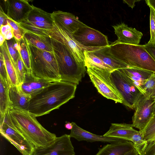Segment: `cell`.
Returning a JSON list of instances; mask_svg holds the SVG:
<instances>
[{
	"label": "cell",
	"mask_w": 155,
	"mask_h": 155,
	"mask_svg": "<svg viewBox=\"0 0 155 155\" xmlns=\"http://www.w3.org/2000/svg\"><path fill=\"white\" fill-rule=\"evenodd\" d=\"M155 116V101L153 107V117Z\"/></svg>",
	"instance_id": "f6af8a7d"
},
{
	"label": "cell",
	"mask_w": 155,
	"mask_h": 155,
	"mask_svg": "<svg viewBox=\"0 0 155 155\" xmlns=\"http://www.w3.org/2000/svg\"><path fill=\"white\" fill-rule=\"evenodd\" d=\"M0 46H1L3 44L5 39L1 33H0Z\"/></svg>",
	"instance_id": "ee69618b"
},
{
	"label": "cell",
	"mask_w": 155,
	"mask_h": 155,
	"mask_svg": "<svg viewBox=\"0 0 155 155\" xmlns=\"http://www.w3.org/2000/svg\"><path fill=\"white\" fill-rule=\"evenodd\" d=\"M107 52L130 67L141 68L155 73V61L146 50L144 45L123 44L116 40L108 47Z\"/></svg>",
	"instance_id": "3957f363"
},
{
	"label": "cell",
	"mask_w": 155,
	"mask_h": 155,
	"mask_svg": "<svg viewBox=\"0 0 155 155\" xmlns=\"http://www.w3.org/2000/svg\"><path fill=\"white\" fill-rule=\"evenodd\" d=\"M139 154L137 151L135 149L130 150L125 153L124 155H138Z\"/></svg>",
	"instance_id": "b9f144b4"
},
{
	"label": "cell",
	"mask_w": 155,
	"mask_h": 155,
	"mask_svg": "<svg viewBox=\"0 0 155 155\" xmlns=\"http://www.w3.org/2000/svg\"><path fill=\"white\" fill-rule=\"evenodd\" d=\"M0 132L2 136L14 146L22 155H32L35 148L22 133L12 125L7 113L0 117Z\"/></svg>",
	"instance_id": "ba28073f"
},
{
	"label": "cell",
	"mask_w": 155,
	"mask_h": 155,
	"mask_svg": "<svg viewBox=\"0 0 155 155\" xmlns=\"http://www.w3.org/2000/svg\"><path fill=\"white\" fill-rule=\"evenodd\" d=\"M54 82V81L51 80L37 78L32 75L28 76L26 74L23 82L30 87L33 91V94L48 86Z\"/></svg>",
	"instance_id": "83f0119b"
},
{
	"label": "cell",
	"mask_w": 155,
	"mask_h": 155,
	"mask_svg": "<svg viewBox=\"0 0 155 155\" xmlns=\"http://www.w3.org/2000/svg\"><path fill=\"white\" fill-rule=\"evenodd\" d=\"M51 16L54 24L71 35L79 28L87 25L69 12L54 11L51 13Z\"/></svg>",
	"instance_id": "5bb4252c"
},
{
	"label": "cell",
	"mask_w": 155,
	"mask_h": 155,
	"mask_svg": "<svg viewBox=\"0 0 155 155\" xmlns=\"http://www.w3.org/2000/svg\"><path fill=\"white\" fill-rule=\"evenodd\" d=\"M155 100L142 94L136 106L132 117L134 127L142 132L153 117V107Z\"/></svg>",
	"instance_id": "7c38bea8"
},
{
	"label": "cell",
	"mask_w": 155,
	"mask_h": 155,
	"mask_svg": "<svg viewBox=\"0 0 155 155\" xmlns=\"http://www.w3.org/2000/svg\"><path fill=\"white\" fill-rule=\"evenodd\" d=\"M142 132L145 142L139 154L155 155V116L152 117Z\"/></svg>",
	"instance_id": "e0dca14e"
},
{
	"label": "cell",
	"mask_w": 155,
	"mask_h": 155,
	"mask_svg": "<svg viewBox=\"0 0 155 155\" xmlns=\"http://www.w3.org/2000/svg\"><path fill=\"white\" fill-rule=\"evenodd\" d=\"M5 40L9 52L16 72V64L20 54L18 43L14 38L9 40Z\"/></svg>",
	"instance_id": "4dcf8cb0"
},
{
	"label": "cell",
	"mask_w": 155,
	"mask_h": 155,
	"mask_svg": "<svg viewBox=\"0 0 155 155\" xmlns=\"http://www.w3.org/2000/svg\"><path fill=\"white\" fill-rule=\"evenodd\" d=\"M117 36L118 42L126 44L138 45L143 33L135 28L129 27L124 22L113 26Z\"/></svg>",
	"instance_id": "9a60e30c"
},
{
	"label": "cell",
	"mask_w": 155,
	"mask_h": 155,
	"mask_svg": "<svg viewBox=\"0 0 155 155\" xmlns=\"http://www.w3.org/2000/svg\"><path fill=\"white\" fill-rule=\"evenodd\" d=\"M28 44L32 75L37 78L54 81H61L53 52L43 51Z\"/></svg>",
	"instance_id": "5b68a950"
},
{
	"label": "cell",
	"mask_w": 155,
	"mask_h": 155,
	"mask_svg": "<svg viewBox=\"0 0 155 155\" xmlns=\"http://www.w3.org/2000/svg\"><path fill=\"white\" fill-rule=\"evenodd\" d=\"M110 79L120 95L122 104L131 109H135L142 94L132 81L119 69L111 72Z\"/></svg>",
	"instance_id": "8992f818"
},
{
	"label": "cell",
	"mask_w": 155,
	"mask_h": 155,
	"mask_svg": "<svg viewBox=\"0 0 155 155\" xmlns=\"http://www.w3.org/2000/svg\"><path fill=\"white\" fill-rule=\"evenodd\" d=\"M7 114L14 126L35 147H46L56 137L55 134L45 128L38 121L36 117L27 110L10 107Z\"/></svg>",
	"instance_id": "7a4b0ae2"
},
{
	"label": "cell",
	"mask_w": 155,
	"mask_h": 155,
	"mask_svg": "<svg viewBox=\"0 0 155 155\" xmlns=\"http://www.w3.org/2000/svg\"><path fill=\"white\" fill-rule=\"evenodd\" d=\"M6 40H9L14 38L13 31L10 25L0 26V33Z\"/></svg>",
	"instance_id": "d590c367"
},
{
	"label": "cell",
	"mask_w": 155,
	"mask_h": 155,
	"mask_svg": "<svg viewBox=\"0 0 155 155\" xmlns=\"http://www.w3.org/2000/svg\"><path fill=\"white\" fill-rule=\"evenodd\" d=\"M16 41L18 44L19 54L27 71V73L26 74L28 76H30L32 75V73L28 41L24 36L20 39Z\"/></svg>",
	"instance_id": "d4e9b609"
},
{
	"label": "cell",
	"mask_w": 155,
	"mask_h": 155,
	"mask_svg": "<svg viewBox=\"0 0 155 155\" xmlns=\"http://www.w3.org/2000/svg\"><path fill=\"white\" fill-rule=\"evenodd\" d=\"M32 8L30 12L27 20L30 21L44 22L53 24L51 13L46 12L42 9L32 5Z\"/></svg>",
	"instance_id": "4316f807"
},
{
	"label": "cell",
	"mask_w": 155,
	"mask_h": 155,
	"mask_svg": "<svg viewBox=\"0 0 155 155\" xmlns=\"http://www.w3.org/2000/svg\"><path fill=\"white\" fill-rule=\"evenodd\" d=\"M7 21L8 23L13 29L14 38L17 40L22 38L26 33V32L20 26L18 23L13 21L8 17L7 18Z\"/></svg>",
	"instance_id": "d6a6232c"
},
{
	"label": "cell",
	"mask_w": 155,
	"mask_h": 155,
	"mask_svg": "<svg viewBox=\"0 0 155 155\" xmlns=\"http://www.w3.org/2000/svg\"><path fill=\"white\" fill-rule=\"evenodd\" d=\"M0 26L8 24L7 21L8 17L6 14L5 13L1 5L0 8Z\"/></svg>",
	"instance_id": "f35d334b"
},
{
	"label": "cell",
	"mask_w": 155,
	"mask_h": 155,
	"mask_svg": "<svg viewBox=\"0 0 155 155\" xmlns=\"http://www.w3.org/2000/svg\"><path fill=\"white\" fill-rule=\"evenodd\" d=\"M69 135L56 137L48 145L35 147L32 155H74V147Z\"/></svg>",
	"instance_id": "8fae6325"
},
{
	"label": "cell",
	"mask_w": 155,
	"mask_h": 155,
	"mask_svg": "<svg viewBox=\"0 0 155 155\" xmlns=\"http://www.w3.org/2000/svg\"><path fill=\"white\" fill-rule=\"evenodd\" d=\"M130 78L142 93V87L154 73L148 70L134 67L119 69Z\"/></svg>",
	"instance_id": "d6986e66"
},
{
	"label": "cell",
	"mask_w": 155,
	"mask_h": 155,
	"mask_svg": "<svg viewBox=\"0 0 155 155\" xmlns=\"http://www.w3.org/2000/svg\"><path fill=\"white\" fill-rule=\"evenodd\" d=\"M87 72L98 91L107 99L122 103V99L110 79L111 71L87 66Z\"/></svg>",
	"instance_id": "52a82bcc"
},
{
	"label": "cell",
	"mask_w": 155,
	"mask_h": 155,
	"mask_svg": "<svg viewBox=\"0 0 155 155\" xmlns=\"http://www.w3.org/2000/svg\"><path fill=\"white\" fill-rule=\"evenodd\" d=\"M54 28L48 31L49 37L65 45L76 60L81 64L85 66L84 49L74 40L72 35L61 29L54 23Z\"/></svg>",
	"instance_id": "30bf717a"
},
{
	"label": "cell",
	"mask_w": 155,
	"mask_h": 155,
	"mask_svg": "<svg viewBox=\"0 0 155 155\" xmlns=\"http://www.w3.org/2000/svg\"><path fill=\"white\" fill-rule=\"evenodd\" d=\"M0 77L5 81L6 82L8 86V77L5 64L3 55L1 52H0Z\"/></svg>",
	"instance_id": "8d00e7d4"
},
{
	"label": "cell",
	"mask_w": 155,
	"mask_h": 155,
	"mask_svg": "<svg viewBox=\"0 0 155 155\" xmlns=\"http://www.w3.org/2000/svg\"><path fill=\"white\" fill-rule=\"evenodd\" d=\"M144 45L146 50L155 61V44L147 43Z\"/></svg>",
	"instance_id": "74e56055"
},
{
	"label": "cell",
	"mask_w": 155,
	"mask_h": 155,
	"mask_svg": "<svg viewBox=\"0 0 155 155\" xmlns=\"http://www.w3.org/2000/svg\"><path fill=\"white\" fill-rule=\"evenodd\" d=\"M77 85L62 81L52 82L31 95L27 110L37 117L59 109L74 97Z\"/></svg>",
	"instance_id": "6da1fadb"
},
{
	"label": "cell",
	"mask_w": 155,
	"mask_h": 155,
	"mask_svg": "<svg viewBox=\"0 0 155 155\" xmlns=\"http://www.w3.org/2000/svg\"><path fill=\"white\" fill-rule=\"evenodd\" d=\"M84 53L85 66H89L104 69L111 71L114 70L105 64L99 58L89 51L84 50Z\"/></svg>",
	"instance_id": "f1b7e54d"
},
{
	"label": "cell",
	"mask_w": 155,
	"mask_h": 155,
	"mask_svg": "<svg viewBox=\"0 0 155 155\" xmlns=\"http://www.w3.org/2000/svg\"><path fill=\"white\" fill-rule=\"evenodd\" d=\"M65 127L68 130H71L73 128V124L72 123L68 122L65 124Z\"/></svg>",
	"instance_id": "7bdbcfd3"
},
{
	"label": "cell",
	"mask_w": 155,
	"mask_h": 155,
	"mask_svg": "<svg viewBox=\"0 0 155 155\" xmlns=\"http://www.w3.org/2000/svg\"><path fill=\"white\" fill-rule=\"evenodd\" d=\"M142 93L147 97L155 100V73L151 76L142 86Z\"/></svg>",
	"instance_id": "f546056e"
},
{
	"label": "cell",
	"mask_w": 155,
	"mask_h": 155,
	"mask_svg": "<svg viewBox=\"0 0 155 155\" xmlns=\"http://www.w3.org/2000/svg\"><path fill=\"white\" fill-rule=\"evenodd\" d=\"M130 141L133 143L134 148L138 153L141 149L145 142L142 132L138 131L133 134Z\"/></svg>",
	"instance_id": "836d02e7"
},
{
	"label": "cell",
	"mask_w": 155,
	"mask_h": 155,
	"mask_svg": "<svg viewBox=\"0 0 155 155\" xmlns=\"http://www.w3.org/2000/svg\"><path fill=\"white\" fill-rule=\"evenodd\" d=\"M150 37L148 44H155V11L150 7Z\"/></svg>",
	"instance_id": "e575fe53"
},
{
	"label": "cell",
	"mask_w": 155,
	"mask_h": 155,
	"mask_svg": "<svg viewBox=\"0 0 155 155\" xmlns=\"http://www.w3.org/2000/svg\"><path fill=\"white\" fill-rule=\"evenodd\" d=\"M72 36L84 50H89L110 45L106 35L87 25L79 28Z\"/></svg>",
	"instance_id": "9c48e42d"
},
{
	"label": "cell",
	"mask_w": 155,
	"mask_h": 155,
	"mask_svg": "<svg viewBox=\"0 0 155 155\" xmlns=\"http://www.w3.org/2000/svg\"><path fill=\"white\" fill-rule=\"evenodd\" d=\"M108 47L93 48L87 51L99 58L114 70L130 67L109 54L107 52Z\"/></svg>",
	"instance_id": "7402d4cb"
},
{
	"label": "cell",
	"mask_w": 155,
	"mask_h": 155,
	"mask_svg": "<svg viewBox=\"0 0 155 155\" xmlns=\"http://www.w3.org/2000/svg\"><path fill=\"white\" fill-rule=\"evenodd\" d=\"M0 52L2 54L5 60L9 87L17 86L19 84L16 72L9 52L6 40L3 44L0 46Z\"/></svg>",
	"instance_id": "603a6c76"
},
{
	"label": "cell",
	"mask_w": 155,
	"mask_h": 155,
	"mask_svg": "<svg viewBox=\"0 0 155 155\" xmlns=\"http://www.w3.org/2000/svg\"><path fill=\"white\" fill-rule=\"evenodd\" d=\"M0 115L4 116L11 106L8 95L9 87L7 83L0 77Z\"/></svg>",
	"instance_id": "484cf974"
},
{
	"label": "cell",
	"mask_w": 155,
	"mask_h": 155,
	"mask_svg": "<svg viewBox=\"0 0 155 155\" xmlns=\"http://www.w3.org/2000/svg\"><path fill=\"white\" fill-rule=\"evenodd\" d=\"M72 123L73 128L71 130L69 136L71 138H74L78 141L84 140L90 142L98 141L112 143L126 140L104 135L95 134L84 130L74 122H72Z\"/></svg>",
	"instance_id": "2e32d148"
},
{
	"label": "cell",
	"mask_w": 155,
	"mask_h": 155,
	"mask_svg": "<svg viewBox=\"0 0 155 155\" xmlns=\"http://www.w3.org/2000/svg\"><path fill=\"white\" fill-rule=\"evenodd\" d=\"M145 1L149 7L151 8L155 11V0H146Z\"/></svg>",
	"instance_id": "60d3db41"
},
{
	"label": "cell",
	"mask_w": 155,
	"mask_h": 155,
	"mask_svg": "<svg viewBox=\"0 0 155 155\" xmlns=\"http://www.w3.org/2000/svg\"><path fill=\"white\" fill-rule=\"evenodd\" d=\"M24 36L28 42L38 49L48 52H53L51 39L48 36L26 32Z\"/></svg>",
	"instance_id": "cb8c5ba5"
},
{
	"label": "cell",
	"mask_w": 155,
	"mask_h": 155,
	"mask_svg": "<svg viewBox=\"0 0 155 155\" xmlns=\"http://www.w3.org/2000/svg\"><path fill=\"white\" fill-rule=\"evenodd\" d=\"M51 42L61 81L78 84L84 76L86 67L76 60L65 45L52 39Z\"/></svg>",
	"instance_id": "277c9868"
},
{
	"label": "cell",
	"mask_w": 155,
	"mask_h": 155,
	"mask_svg": "<svg viewBox=\"0 0 155 155\" xmlns=\"http://www.w3.org/2000/svg\"><path fill=\"white\" fill-rule=\"evenodd\" d=\"M27 73L26 70L20 54H19L16 64V73L18 82V85L24 82L25 74Z\"/></svg>",
	"instance_id": "1f68e13d"
},
{
	"label": "cell",
	"mask_w": 155,
	"mask_h": 155,
	"mask_svg": "<svg viewBox=\"0 0 155 155\" xmlns=\"http://www.w3.org/2000/svg\"><path fill=\"white\" fill-rule=\"evenodd\" d=\"M8 95L11 107L14 109L27 110L31 99V96L21 92L17 86L10 87Z\"/></svg>",
	"instance_id": "ffe728a7"
},
{
	"label": "cell",
	"mask_w": 155,
	"mask_h": 155,
	"mask_svg": "<svg viewBox=\"0 0 155 155\" xmlns=\"http://www.w3.org/2000/svg\"><path fill=\"white\" fill-rule=\"evenodd\" d=\"M6 15L13 21L19 23L26 19L32 8L26 0H4Z\"/></svg>",
	"instance_id": "4fadbf2b"
},
{
	"label": "cell",
	"mask_w": 155,
	"mask_h": 155,
	"mask_svg": "<svg viewBox=\"0 0 155 155\" xmlns=\"http://www.w3.org/2000/svg\"><path fill=\"white\" fill-rule=\"evenodd\" d=\"M134 148L131 141L126 140L107 144L101 149L96 155H124Z\"/></svg>",
	"instance_id": "44dd1931"
},
{
	"label": "cell",
	"mask_w": 155,
	"mask_h": 155,
	"mask_svg": "<svg viewBox=\"0 0 155 155\" xmlns=\"http://www.w3.org/2000/svg\"><path fill=\"white\" fill-rule=\"evenodd\" d=\"M133 127L132 124H111L109 130L103 135L130 141L133 134L138 131Z\"/></svg>",
	"instance_id": "ac0fdd59"
},
{
	"label": "cell",
	"mask_w": 155,
	"mask_h": 155,
	"mask_svg": "<svg viewBox=\"0 0 155 155\" xmlns=\"http://www.w3.org/2000/svg\"><path fill=\"white\" fill-rule=\"evenodd\" d=\"M141 0H126L123 1V3H126L128 5L133 9L135 6V3L136 2H140Z\"/></svg>",
	"instance_id": "ab89813d"
}]
</instances>
